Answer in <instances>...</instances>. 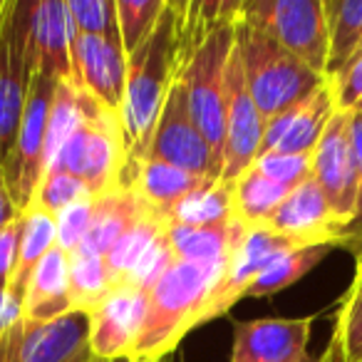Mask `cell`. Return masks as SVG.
Wrapping results in <instances>:
<instances>
[{
    "instance_id": "cell-1",
    "label": "cell",
    "mask_w": 362,
    "mask_h": 362,
    "mask_svg": "<svg viewBox=\"0 0 362 362\" xmlns=\"http://www.w3.org/2000/svg\"><path fill=\"white\" fill-rule=\"evenodd\" d=\"M187 3L166 0V8L144 45L127 57V92L119 119L124 129L127 164L146 149L164 102L181 72V25Z\"/></svg>"
},
{
    "instance_id": "cell-2",
    "label": "cell",
    "mask_w": 362,
    "mask_h": 362,
    "mask_svg": "<svg viewBox=\"0 0 362 362\" xmlns=\"http://www.w3.org/2000/svg\"><path fill=\"white\" fill-rule=\"evenodd\" d=\"M221 271L223 266H197L174 258L149 291L144 322L127 360L161 362L174 355L181 340L199 327V315Z\"/></svg>"
},
{
    "instance_id": "cell-3",
    "label": "cell",
    "mask_w": 362,
    "mask_h": 362,
    "mask_svg": "<svg viewBox=\"0 0 362 362\" xmlns=\"http://www.w3.org/2000/svg\"><path fill=\"white\" fill-rule=\"evenodd\" d=\"M236 52L241 57L246 87L266 122L305 100L327 80L293 57L268 33L241 18H236Z\"/></svg>"
},
{
    "instance_id": "cell-4",
    "label": "cell",
    "mask_w": 362,
    "mask_h": 362,
    "mask_svg": "<svg viewBox=\"0 0 362 362\" xmlns=\"http://www.w3.org/2000/svg\"><path fill=\"white\" fill-rule=\"evenodd\" d=\"M127 144L119 112L107 110L80 90V124L65 141L52 169L72 174L92 199L122 187L127 169Z\"/></svg>"
},
{
    "instance_id": "cell-5",
    "label": "cell",
    "mask_w": 362,
    "mask_h": 362,
    "mask_svg": "<svg viewBox=\"0 0 362 362\" xmlns=\"http://www.w3.org/2000/svg\"><path fill=\"white\" fill-rule=\"evenodd\" d=\"M236 47V23H221L216 30L181 62L179 82L197 127L223 164L226 139V70Z\"/></svg>"
},
{
    "instance_id": "cell-6",
    "label": "cell",
    "mask_w": 362,
    "mask_h": 362,
    "mask_svg": "<svg viewBox=\"0 0 362 362\" xmlns=\"http://www.w3.org/2000/svg\"><path fill=\"white\" fill-rule=\"evenodd\" d=\"M30 0H8L0 16V166L16 146L35 62L28 50Z\"/></svg>"
},
{
    "instance_id": "cell-7",
    "label": "cell",
    "mask_w": 362,
    "mask_h": 362,
    "mask_svg": "<svg viewBox=\"0 0 362 362\" xmlns=\"http://www.w3.org/2000/svg\"><path fill=\"white\" fill-rule=\"evenodd\" d=\"M238 18L268 33L303 65L325 77L327 21L322 0H243Z\"/></svg>"
},
{
    "instance_id": "cell-8",
    "label": "cell",
    "mask_w": 362,
    "mask_h": 362,
    "mask_svg": "<svg viewBox=\"0 0 362 362\" xmlns=\"http://www.w3.org/2000/svg\"><path fill=\"white\" fill-rule=\"evenodd\" d=\"M57 85H60L57 80H50V77L35 72L16 146H13L8 161L3 164V174H6L11 197L21 211L33 206L37 189H40L42 179L47 174V122H50V110Z\"/></svg>"
},
{
    "instance_id": "cell-9",
    "label": "cell",
    "mask_w": 362,
    "mask_h": 362,
    "mask_svg": "<svg viewBox=\"0 0 362 362\" xmlns=\"http://www.w3.org/2000/svg\"><path fill=\"white\" fill-rule=\"evenodd\" d=\"M139 159L164 161V164L184 169L189 174L221 179L223 164L216 159L206 136L202 134V129L194 122L187 92H184L179 80L171 87L169 97L164 102V110L159 115V122L154 127V134H151L149 144L141 151Z\"/></svg>"
},
{
    "instance_id": "cell-10",
    "label": "cell",
    "mask_w": 362,
    "mask_h": 362,
    "mask_svg": "<svg viewBox=\"0 0 362 362\" xmlns=\"http://www.w3.org/2000/svg\"><path fill=\"white\" fill-rule=\"evenodd\" d=\"M313 181L342 226L352 223L357 209V156L352 144V112L337 110L313 151ZM345 243V241H342Z\"/></svg>"
},
{
    "instance_id": "cell-11",
    "label": "cell",
    "mask_w": 362,
    "mask_h": 362,
    "mask_svg": "<svg viewBox=\"0 0 362 362\" xmlns=\"http://www.w3.org/2000/svg\"><path fill=\"white\" fill-rule=\"evenodd\" d=\"M291 246H296V243L278 236L276 231H271L266 226L246 228L241 241L236 243V248L228 256L226 266H223L221 276H218L202 315H199V327L226 315L241 298H246L248 288L266 271L268 263Z\"/></svg>"
},
{
    "instance_id": "cell-12",
    "label": "cell",
    "mask_w": 362,
    "mask_h": 362,
    "mask_svg": "<svg viewBox=\"0 0 362 362\" xmlns=\"http://www.w3.org/2000/svg\"><path fill=\"white\" fill-rule=\"evenodd\" d=\"M263 134H266V119L248 92L241 57L233 47L226 70V139H223L221 181L236 184L238 176L256 164Z\"/></svg>"
},
{
    "instance_id": "cell-13",
    "label": "cell",
    "mask_w": 362,
    "mask_h": 362,
    "mask_svg": "<svg viewBox=\"0 0 362 362\" xmlns=\"http://www.w3.org/2000/svg\"><path fill=\"white\" fill-rule=\"evenodd\" d=\"M72 28V23H70ZM72 85L112 112H122L127 92V52L122 37L82 35L72 28Z\"/></svg>"
},
{
    "instance_id": "cell-14",
    "label": "cell",
    "mask_w": 362,
    "mask_h": 362,
    "mask_svg": "<svg viewBox=\"0 0 362 362\" xmlns=\"http://www.w3.org/2000/svg\"><path fill=\"white\" fill-rule=\"evenodd\" d=\"M266 228L288 238L296 246L342 248V241H345V226L335 216L325 194L313 181V176L298 184L283 199V204L268 218Z\"/></svg>"
},
{
    "instance_id": "cell-15",
    "label": "cell",
    "mask_w": 362,
    "mask_h": 362,
    "mask_svg": "<svg viewBox=\"0 0 362 362\" xmlns=\"http://www.w3.org/2000/svg\"><path fill=\"white\" fill-rule=\"evenodd\" d=\"M315 317H256L233 322L228 362H303Z\"/></svg>"
},
{
    "instance_id": "cell-16",
    "label": "cell",
    "mask_w": 362,
    "mask_h": 362,
    "mask_svg": "<svg viewBox=\"0 0 362 362\" xmlns=\"http://www.w3.org/2000/svg\"><path fill=\"white\" fill-rule=\"evenodd\" d=\"M149 293L119 283L90 315V345L97 362L127 360L144 322Z\"/></svg>"
},
{
    "instance_id": "cell-17",
    "label": "cell",
    "mask_w": 362,
    "mask_h": 362,
    "mask_svg": "<svg viewBox=\"0 0 362 362\" xmlns=\"http://www.w3.org/2000/svg\"><path fill=\"white\" fill-rule=\"evenodd\" d=\"M335 112H337V102H335V92H332V82L325 80L305 100L293 105L291 110L278 115L276 119L266 122L261 154H268V151L313 154Z\"/></svg>"
},
{
    "instance_id": "cell-18",
    "label": "cell",
    "mask_w": 362,
    "mask_h": 362,
    "mask_svg": "<svg viewBox=\"0 0 362 362\" xmlns=\"http://www.w3.org/2000/svg\"><path fill=\"white\" fill-rule=\"evenodd\" d=\"M67 0L30 3L28 50L40 75L57 82H72V45Z\"/></svg>"
},
{
    "instance_id": "cell-19",
    "label": "cell",
    "mask_w": 362,
    "mask_h": 362,
    "mask_svg": "<svg viewBox=\"0 0 362 362\" xmlns=\"http://www.w3.org/2000/svg\"><path fill=\"white\" fill-rule=\"evenodd\" d=\"M21 362H97L90 345V315L70 310L52 322L28 325Z\"/></svg>"
},
{
    "instance_id": "cell-20",
    "label": "cell",
    "mask_w": 362,
    "mask_h": 362,
    "mask_svg": "<svg viewBox=\"0 0 362 362\" xmlns=\"http://www.w3.org/2000/svg\"><path fill=\"white\" fill-rule=\"evenodd\" d=\"M206 181H211V179L189 174V171H184V169L164 164V161L136 159L127 164L122 187L134 189L141 202L146 204V209L169 223V216L174 214V209L192 192L204 187Z\"/></svg>"
},
{
    "instance_id": "cell-21",
    "label": "cell",
    "mask_w": 362,
    "mask_h": 362,
    "mask_svg": "<svg viewBox=\"0 0 362 362\" xmlns=\"http://www.w3.org/2000/svg\"><path fill=\"white\" fill-rule=\"evenodd\" d=\"M70 300V253L55 246L33 271L23 300V320L28 325H42L67 315Z\"/></svg>"
},
{
    "instance_id": "cell-22",
    "label": "cell",
    "mask_w": 362,
    "mask_h": 362,
    "mask_svg": "<svg viewBox=\"0 0 362 362\" xmlns=\"http://www.w3.org/2000/svg\"><path fill=\"white\" fill-rule=\"evenodd\" d=\"M146 214H154L146 209V204L139 199V194L132 187H117L112 192L95 199V216L87 238L75 253L107 258L112 248L119 243L129 228H134Z\"/></svg>"
},
{
    "instance_id": "cell-23",
    "label": "cell",
    "mask_w": 362,
    "mask_h": 362,
    "mask_svg": "<svg viewBox=\"0 0 362 362\" xmlns=\"http://www.w3.org/2000/svg\"><path fill=\"white\" fill-rule=\"evenodd\" d=\"M57 246V221L52 214H47L45 209L35 206L21 211V221H18V251H16V266H13L11 276V293L13 300H18L23 305L25 300L28 283H30L33 271L37 268V263Z\"/></svg>"
},
{
    "instance_id": "cell-24",
    "label": "cell",
    "mask_w": 362,
    "mask_h": 362,
    "mask_svg": "<svg viewBox=\"0 0 362 362\" xmlns=\"http://www.w3.org/2000/svg\"><path fill=\"white\" fill-rule=\"evenodd\" d=\"M246 226L238 221L228 226H179L166 223V243L176 261L197 266H226L228 256L241 241Z\"/></svg>"
},
{
    "instance_id": "cell-25",
    "label": "cell",
    "mask_w": 362,
    "mask_h": 362,
    "mask_svg": "<svg viewBox=\"0 0 362 362\" xmlns=\"http://www.w3.org/2000/svg\"><path fill=\"white\" fill-rule=\"evenodd\" d=\"M327 21V72L335 77L362 50V0H322Z\"/></svg>"
},
{
    "instance_id": "cell-26",
    "label": "cell",
    "mask_w": 362,
    "mask_h": 362,
    "mask_svg": "<svg viewBox=\"0 0 362 362\" xmlns=\"http://www.w3.org/2000/svg\"><path fill=\"white\" fill-rule=\"evenodd\" d=\"M293 189L263 176L256 166L241 174L233 184V218L246 228L266 226L283 199Z\"/></svg>"
},
{
    "instance_id": "cell-27",
    "label": "cell",
    "mask_w": 362,
    "mask_h": 362,
    "mask_svg": "<svg viewBox=\"0 0 362 362\" xmlns=\"http://www.w3.org/2000/svg\"><path fill=\"white\" fill-rule=\"evenodd\" d=\"M320 362H362V271L342 293L335 310V325L325 355Z\"/></svg>"
},
{
    "instance_id": "cell-28",
    "label": "cell",
    "mask_w": 362,
    "mask_h": 362,
    "mask_svg": "<svg viewBox=\"0 0 362 362\" xmlns=\"http://www.w3.org/2000/svg\"><path fill=\"white\" fill-rule=\"evenodd\" d=\"M332 251V246H291L286 251H281L271 263L266 266V271L256 278L251 288H248L246 298H268L276 293L291 288L293 283H298L300 278H305L313 268H317L327 258V253Z\"/></svg>"
},
{
    "instance_id": "cell-29",
    "label": "cell",
    "mask_w": 362,
    "mask_h": 362,
    "mask_svg": "<svg viewBox=\"0 0 362 362\" xmlns=\"http://www.w3.org/2000/svg\"><path fill=\"white\" fill-rule=\"evenodd\" d=\"M233 221V184L221 179H211L192 192L169 216V223L179 226H228Z\"/></svg>"
},
{
    "instance_id": "cell-30",
    "label": "cell",
    "mask_w": 362,
    "mask_h": 362,
    "mask_svg": "<svg viewBox=\"0 0 362 362\" xmlns=\"http://www.w3.org/2000/svg\"><path fill=\"white\" fill-rule=\"evenodd\" d=\"M164 233H166L164 218H159L156 214H146L134 228H129V231L119 238V243H117V246L110 251V256L105 258L107 268H110L117 286L124 283L127 278L132 276L136 263H139L141 258H144L146 253L164 238Z\"/></svg>"
},
{
    "instance_id": "cell-31",
    "label": "cell",
    "mask_w": 362,
    "mask_h": 362,
    "mask_svg": "<svg viewBox=\"0 0 362 362\" xmlns=\"http://www.w3.org/2000/svg\"><path fill=\"white\" fill-rule=\"evenodd\" d=\"M115 278L107 268L105 258L72 253L70 256V300L75 310L92 313L112 291Z\"/></svg>"
},
{
    "instance_id": "cell-32",
    "label": "cell",
    "mask_w": 362,
    "mask_h": 362,
    "mask_svg": "<svg viewBox=\"0 0 362 362\" xmlns=\"http://www.w3.org/2000/svg\"><path fill=\"white\" fill-rule=\"evenodd\" d=\"M80 124V90L72 82H60L52 100L50 122H47V146H45V161L47 171L60 156L65 141L72 136V132Z\"/></svg>"
},
{
    "instance_id": "cell-33",
    "label": "cell",
    "mask_w": 362,
    "mask_h": 362,
    "mask_svg": "<svg viewBox=\"0 0 362 362\" xmlns=\"http://www.w3.org/2000/svg\"><path fill=\"white\" fill-rule=\"evenodd\" d=\"M164 8L166 0H117V23L127 57L139 50L154 33Z\"/></svg>"
},
{
    "instance_id": "cell-34",
    "label": "cell",
    "mask_w": 362,
    "mask_h": 362,
    "mask_svg": "<svg viewBox=\"0 0 362 362\" xmlns=\"http://www.w3.org/2000/svg\"><path fill=\"white\" fill-rule=\"evenodd\" d=\"M70 23L82 35L119 37L117 0H67Z\"/></svg>"
},
{
    "instance_id": "cell-35",
    "label": "cell",
    "mask_w": 362,
    "mask_h": 362,
    "mask_svg": "<svg viewBox=\"0 0 362 362\" xmlns=\"http://www.w3.org/2000/svg\"><path fill=\"white\" fill-rule=\"evenodd\" d=\"M90 197V192L85 189L82 181H77L72 174L60 169H50L42 179L40 189H37V197H35V206L45 209L47 214L57 216L62 209H67L70 204L82 202V199Z\"/></svg>"
},
{
    "instance_id": "cell-36",
    "label": "cell",
    "mask_w": 362,
    "mask_h": 362,
    "mask_svg": "<svg viewBox=\"0 0 362 362\" xmlns=\"http://www.w3.org/2000/svg\"><path fill=\"white\" fill-rule=\"evenodd\" d=\"M256 166L263 176L278 181L283 187L296 189L313 174V154H283V151H268L256 159Z\"/></svg>"
},
{
    "instance_id": "cell-37",
    "label": "cell",
    "mask_w": 362,
    "mask_h": 362,
    "mask_svg": "<svg viewBox=\"0 0 362 362\" xmlns=\"http://www.w3.org/2000/svg\"><path fill=\"white\" fill-rule=\"evenodd\" d=\"M92 216H95V199L87 197L82 202L70 204L55 216L57 221V246L65 253H75L87 238L92 226Z\"/></svg>"
},
{
    "instance_id": "cell-38",
    "label": "cell",
    "mask_w": 362,
    "mask_h": 362,
    "mask_svg": "<svg viewBox=\"0 0 362 362\" xmlns=\"http://www.w3.org/2000/svg\"><path fill=\"white\" fill-rule=\"evenodd\" d=\"M332 92H335L337 110L342 112H362V52L352 57V62L330 77Z\"/></svg>"
},
{
    "instance_id": "cell-39",
    "label": "cell",
    "mask_w": 362,
    "mask_h": 362,
    "mask_svg": "<svg viewBox=\"0 0 362 362\" xmlns=\"http://www.w3.org/2000/svg\"><path fill=\"white\" fill-rule=\"evenodd\" d=\"M352 144H355L357 156V209L355 218L345 231L342 248L357 253L362 251V112H352Z\"/></svg>"
},
{
    "instance_id": "cell-40",
    "label": "cell",
    "mask_w": 362,
    "mask_h": 362,
    "mask_svg": "<svg viewBox=\"0 0 362 362\" xmlns=\"http://www.w3.org/2000/svg\"><path fill=\"white\" fill-rule=\"evenodd\" d=\"M21 221V216H18ZM18 221L11 223L6 231H0V291H8L16 266V251H18Z\"/></svg>"
},
{
    "instance_id": "cell-41",
    "label": "cell",
    "mask_w": 362,
    "mask_h": 362,
    "mask_svg": "<svg viewBox=\"0 0 362 362\" xmlns=\"http://www.w3.org/2000/svg\"><path fill=\"white\" fill-rule=\"evenodd\" d=\"M18 216H21V209L13 202L6 174H3V166H0V231H6L11 223H16Z\"/></svg>"
},
{
    "instance_id": "cell-42",
    "label": "cell",
    "mask_w": 362,
    "mask_h": 362,
    "mask_svg": "<svg viewBox=\"0 0 362 362\" xmlns=\"http://www.w3.org/2000/svg\"><path fill=\"white\" fill-rule=\"evenodd\" d=\"M23 317V305L18 300H13L11 293L8 291H0V335L13 327L18 320Z\"/></svg>"
},
{
    "instance_id": "cell-43",
    "label": "cell",
    "mask_w": 362,
    "mask_h": 362,
    "mask_svg": "<svg viewBox=\"0 0 362 362\" xmlns=\"http://www.w3.org/2000/svg\"><path fill=\"white\" fill-rule=\"evenodd\" d=\"M355 268H360V271H362V251L355 253Z\"/></svg>"
},
{
    "instance_id": "cell-44",
    "label": "cell",
    "mask_w": 362,
    "mask_h": 362,
    "mask_svg": "<svg viewBox=\"0 0 362 362\" xmlns=\"http://www.w3.org/2000/svg\"><path fill=\"white\" fill-rule=\"evenodd\" d=\"M117 362H129V360H117ZM161 362H176V357L171 355V357H166V360H161Z\"/></svg>"
},
{
    "instance_id": "cell-45",
    "label": "cell",
    "mask_w": 362,
    "mask_h": 362,
    "mask_svg": "<svg viewBox=\"0 0 362 362\" xmlns=\"http://www.w3.org/2000/svg\"><path fill=\"white\" fill-rule=\"evenodd\" d=\"M6 3L8 0H0V16H3V11H6Z\"/></svg>"
},
{
    "instance_id": "cell-46",
    "label": "cell",
    "mask_w": 362,
    "mask_h": 362,
    "mask_svg": "<svg viewBox=\"0 0 362 362\" xmlns=\"http://www.w3.org/2000/svg\"><path fill=\"white\" fill-rule=\"evenodd\" d=\"M303 362H320V360H315V357H308V360H303Z\"/></svg>"
},
{
    "instance_id": "cell-47",
    "label": "cell",
    "mask_w": 362,
    "mask_h": 362,
    "mask_svg": "<svg viewBox=\"0 0 362 362\" xmlns=\"http://www.w3.org/2000/svg\"><path fill=\"white\" fill-rule=\"evenodd\" d=\"M360 52H362V50H360ZM360 52H357V55H360Z\"/></svg>"
}]
</instances>
